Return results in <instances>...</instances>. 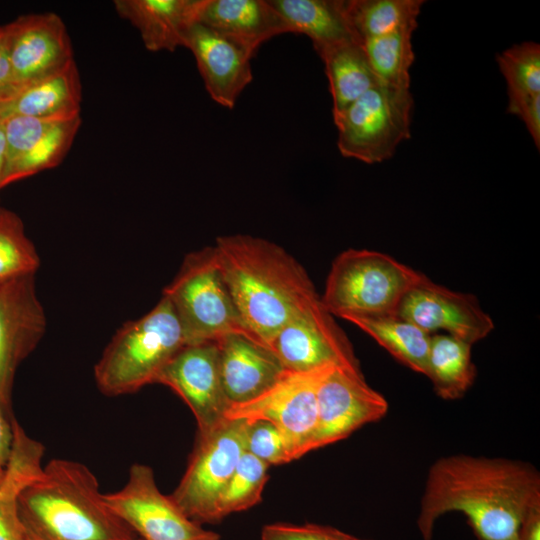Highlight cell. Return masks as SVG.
<instances>
[{
  "mask_svg": "<svg viewBox=\"0 0 540 540\" xmlns=\"http://www.w3.org/2000/svg\"><path fill=\"white\" fill-rule=\"evenodd\" d=\"M540 504V473L530 463L468 454L437 459L430 467L416 525L431 540L446 513L465 515L479 540H518L523 519Z\"/></svg>",
  "mask_w": 540,
  "mask_h": 540,
  "instance_id": "obj_1",
  "label": "cell"
},
{
  "mask_svg": "<svg viewBox=\"0 0 540 540\" xmlns=\"http://www.w3.org/2000/svg\"><path fill=\"white\" fill-rule=\"evenodd\" d=\"M214 247L246 329L268 348L291 318L319 298L303 266L269 240L245 234L219 236Z\"/></svg>",
  "mask_w": 540,
  "mask_h": 540,
  "instance_id": "obj_2",
  "label": "cell"
},
{
  "mask_svg": "<svg viewBox=\"0 0 540 540\" xmlns=\"http://www.w3.org/2000/svg\"><path fill=\"white\" fill-rule=\"evenodd\" d=\"M29 540H138L107 505L94 473L84 464L50 460L17 500Z\"/></svg>",
  "mask_w": 540,
  "mask_h": 540,
  "instance_id": "obj_3",
  "label": "cell"
},
{
  "mask_svg": "<svg viewBox=\"0 0 540 540\" xmlns=\"http://www.w3.org/2000/svg\"><path fill=\"white\" fill-rule=\"evenodd\" d=\"M187 344L170 301L159 302L142 317L123 324L94 366L99 391L110 397L134 393L156 379Z\"/></svg>",
  "mask_w": 540,
  "mask_h": 540,
  "instance_id": "obj_4",
  "label": "cell"
},
{
  "mask_svg": "<svg viewBox=\"0 0 540 540\" xmlns=\"http://www.w3.org/2000/svg\"><path fill=\"white\" fill-rule=\"evenodd\" d=\"M425 276L385 253L348 249L333 260L320 300L347 321L397 316L406 293Z\"/></svg>",
  "mask_w": 540,
  "mask_h": 540,
  "instance_id": "obj_5",
  "label": "cell"
},
{
  "mask_svg": "<svg viewBox=\"0 0 540 540\" xmlns=\"http://www.w3.org/2000/svg\"><path fill=\"white\" fill-rule=\"evenodd\" d=\"M162 295L170 301L187 344L217 341L233 333L256 340L235 306L214 245L188 253Z\"/></svg>",
  "mask_w": 540,
  "mask_h": 540,
  "instance_id": "obj_6",
  "label": "cell"
},
{
  "mask_svg": "<svg viewBox=\"0 0 540 540\" xmlns=\"http://www.w3.org/2000/svg\"><path fill=\"white\" fill-rule=\"evenodd\" d=\"M413 98L410 89L378 84L333 115L337 146L347 158L368 164L391 158L410 138Z\"/></svg>",
  "mask_w": 540,
  "mask_h": 540,
  "instance_id": "obj_7",
  "label": "cell"
},
{
  "mask_svg": "<svg viewBox=\"0 0 540 540\" xmlns=\"http://www.w3.org/2000/svg\"><path fill=\"white\" fill-rule=\"evenodd\" d=\"M248 421L225 419L197 435L193 452L170 498L193 521L214 523L218 499L246 451Z\"/></svg>",
  "mask_w": 540,
  "mask_h": 540,
  "instance_id": "obj_8",
  "label": "cell"
},
{
  "mask_svg": "<svg viewBox=\"0 0 540 540\" xmlns=\"http://www.w3.org/2000/svg\"><path fill=\"white\" fill-rule=\"evenodd\" d=\"M334 367L308 372L286 371L267 391L243 404L231 405L226 419L265 420L282 433L290 457L296 460L309 452L318 417V388Z\"/></svg>",
  "mask_w": 540,
  "mask_h": 540,
  "instance_id": "obj_9",
  "label": "cell"
},
{
  "mask_svg": "<svg viewBox=\"0 0 540 540\" xmlns=\"http://www.w3.org/2000/svg\"><path fill=\"white\" fill-rule=\"evenodd\" d=\"M104 499L140 540H220L159 490L148 465L133 464L125 485Z\"/></svg>",
  "mask_w": 540,
  "mask_h": 540,
  "instance_id": "obj_10",
  "label": "cell"
},
{
  "mask_svg": "<svg viewBox=\"0 0 540 540\" xmlns=\"http://www.w3.org/2000/svg\"><path fill=\"white\" fill-rule=\"evenodd\" d=\"M269 349L292 372L324 367L361 371L349 339L325 309L320 296L277 332Z\"/></svg>",
  "mask_w": 540,
  "mask_h": 540,
  "instance_id": "obj_11",
  "label": "cell"
},
{
  "mask_svg": "<svg viewBox=\"0 0 540 540\" xmlns=\"http://www.w3.org/2000/svg\"><path fill=\"white\" fill-rule=\"evenodd\" d=\"M46 327L35 275L0 283V406L11 417L16 371L37 347Z\"/></svg>",
  "mask_w": 540,
  "mask_h": 540,
  "instance_id": "obj_12",
  "label": "cell"
},
{
  "mask_svg": "<svg viewBox=\"0 0 540 540\" xmlns=\"http://www.w3.org/2000/svg\"><path fill=\"white\" fill-rule=\"evenodd\" d=\"M318 417L309 452L347 438L360 427L382 419L385 397L366 382L362 371L334 367L321 381Z\"/></svg>",
  "mask_w": 540,
  "mask_h": 540,
  "instance_id": "obj_13",
  "label": "cell"
},
{
  "mask_svg": "<svg viewBox=\"0 0 540 540\" xmlns=\"http://www.w3.org/2000/svg\"><path fill=\"white\" fill-rule=\"evenodd\" d=\"M156 383L173 390L190 408L197 435H204L226 418L230 404L219 367L217 341L186 344L165 365Z\"/></svg>",
  "mask_w": 540,
  "mask_h": 540,
  "instance_id": "obj_14",
  "label": "cell"
},
{
  "mask_svg": "<svg viewBox=\"0 0 540 540\" xmlns=\"http://www.w3.org/2000/svg\"><path fill=\"white\" fill-rule=\"evenodd\" d=\"M397 316L429 334L444 331L471 345L494 329L492 318L473 294L453 291L427 276L406 293Z\"/></svg>",
  "mask_w": 540,
  "mask_h": 540,
  "instance_id": "obj_15",
  "label": "cell"
},
{
  "mask_svg": "<svg viewBox=\"0 0 540 540\" xmlns=\"http://www.w3.org/2000/svg\"><path fill=\"white\" fill-rule=\"evenodd\" d=\"M80 125L81 117H4L6 160L1 188L58 166L69 152Z\"/></svg>",
  "mask_w": 540,
  "mask_h": 540,
  "instance_id": "obj_16",
  "label": "cell"
},
{
  "mask_svg": "<svg viewBox=\"0 0 540 540\" xmlns=\"http://www.w3.org/2000/svg\"><path fill=\"white\" fill-rule=\"evenodd\" d=\"M3 28L17 90L74 60L67 28L53 12L22 15Z\"/></svg>",
  "mask_w": 540,
  "mask_h": 540,
  "instance_id": "obj_17",
  "label": "cell"
},
{
  "mask_svg": "<svg viewBox=\"0 0 540 540\" xmlns=\"http://www.w3.org/2000/svg\"><path fill=\"white\" fill-rule=\"evenodd\" d=\"M184 47L193 53L210 97L232 109L253 78L250 63L253 56L199 22L191 27Z\"/></svg>",
  "mask_w": 540,
  "mask_h": 540,
  "instance_id": "obj_18",
  "label": "cell"
},
{
  "mask_svg": "<svg viewBox=\"0 0 540 540\" xmlns=\"http://www.w3.org/2000/svg\"><path fill=\"white\" fill-rule=\"evenodd\" d=\"M217 345L222 385L230 406L257 398L287 371L268 347L247 335L228 334L217 340Z\"/></svg>",
  "mask_w": 540,
  "mask_h": 540,
  "instance_id": "obj_19",
  "label": "cell"
},
{
  "mask_svg": "<svg viewBox=\"0 0 540 540\" xmlns=\"http://www.w3.org/2000/svg\"><path fill=\"white\" fill-rule=\"evenodd\" d=\"M198 22L254 57L267 40L289 33L269 0H204Z\"/></svg>",
  "mask_w": 540,
  "mask_h": 540,
  "instance_id": "obj_20",
  "label": "cell"
},
{
  "mask_svg": "<svg viewBox=\"0 0 540 540\" xmlns=\"http://www.w3.org/2000/svg\"><path fill=\"white\" fill-rule=\"evenodd\" d=\"M204 0H116L117 13L140 33L147 50L173 52L184 47L198 22Z\"/></svg>",
  "mask_w": 540,
  "mask_h": 540,
  "instance_id": "obj_21",
  "label": "cell"
},
{
  "mask_svg": "<svg viewBox=\"0 0 540 540\" xmlns=\"http://www.w3.org/2000/svg\"><path fill=\"white\" fill-rule=\"evenodd\" d=\"M82 86L75 59L61 69L18 89L0 102V115L28 116L43 120L80 117Z\"/></svg>",
  "mask_w": 540,
  "mask_h": 540,
  "instance_id": "obj_22",
  "label": "cell"
},
{
  "mask_svg": "<svg viewBox=\"0 0 540 540\" xmlns=\"http://www.w3.org/2000/svg\"><path fill=\"white\" fill-rule=\"evenodd\" d=\"M269 3L289 33L309 37L319 56L340 44L361 43L348 20L346 0H269Z\"/></svg>",
  "mask_w": 540,
  "mask_h": 540,
  "instance_id": "obj_23",
  "label": "cell"
},
{
  "mask_svg": "<svg viewBox=\"0 0 540 540\" xmlns=\"http://www.w3.org/2000/svg\"><path fill=\"white\" fill-rule=\"evenodd\" d=\"M13 444L6 468L0 472V540H29L18 514L22 488L42 469L44 446L29 437L13 420Z\"/></svg>",
  "mask_w": 540,
  "mask_h": 540,
  "instance_id": "obj_24",
  "label": "cell"
},
{
  "mask_svg": "<svg viewBox=\"0 0 540 540\" xmlns=\"http://www.w3.org/2000/svg\"><path fill=\"white\" fill-rule=\"evenodd\" d=\"M472 345L449 334H431L427 377L444 400L462 398L473 385L477 370Z\"/></svg>",
  "mask_w": 540,
  "mask_h": 540,
  "instance_id": "obj_25",
  "label": "cell"
},
{
  "mask_svg": "<svg viewBox=\"0 0 540 540\" xmlns=\"http://www.w3.org/2000/svg\"><path fill=\"white\" fill-rule=\"evenodd\" d=\"M333 100V115L346 109L371 88L381 84L361 43L335 46L321 56Z\"/></svg>",
  "mask_w": 540,
  "mask_h": 540,
  "instance_id": "obj_26",
  "label": "cell"
},
{
  "mask_svg": "<svg viewBox=\"0 0 540 540\" xmlns=\"http://www.w3.org/2000/svg\"><path fill=\"white\" fill-rule=\"evenodd\" d=\"M353 323L411 370L427 375L431 334L398 316L351 318Z\"/></svg>",
  "mask_w": 540,
  "mask_h": 540,
  "instance_id": "obj_27",
  "label": "cell"
},
{
  "mask_svg": "<svg viewBox=\"0 0 540 540\" xmlns=\"http://www.w3.org/2000/svg\"><path fill=\"white\" fill-rule=\"evenodd\" d=\"M423 0H347L346 12L358 40L377 38L405 27H417Z\"/></svg>",
  "mask_w": 540,
  "mask_h": 540,
  "instance_id": "obj_28",
  "label": "cell"
},
{
  "mask_svg": "<svg viewBox=\"0 0 540 540\" xmlns=\"http://www.w3.org/2000/svg\"><path fill=\"white\" fill-rule=\"evenodd\" d=\"M416 28H401L362 43L381 84L410 89L409 70L415 59L411 39Z\"/></svg>",
  "mask_w": 540,
  "mask_h": 540,
  "instance_id": "obj_29",
  "label": "cell"
},
{
  "mask_svg": "<svg viewBox=\"0 0 540 540\" xmlns=\"http://www.w3.org/2000/svg\"><path fill=\"white\" fill-rule=\"evenodd\" d=\"M268 467L252 454L243 453L218 499L215 522L232 513L248 510L262 500Z\"/></svg>",
  "mask_w": 540,
  "mask_h": 540,
  "instance_id": "obj_30",
  "label": "cell"
},
{
  "mask_svg": "<svg viewBox=\"0 0 540 540\" xmlns=\"http://www.w3.org/2000/svg\"><path fill=\"white\" fill-rule=\"evenodd\" d=\"M39 266V255L21 218L0 206V283L35 275Z\"/></svg>",
  "mask_w": 540,
  "mask_h": 540,
  "instance_id": "obj_31",
  "label": "cell"
},
{
  "mask_svg": "<svg viewBox=\"0 0 540 540\" xmlns=\"http://www.w3.org/2000/svg\"><path fill=\"white\" fill-rule=\"evenodd\" d=\"M508 95L540 94V45L535 42L515 44L498 54Z\"/></svg>",
  "mask_w": 540,
  "mask_h": 540,
  "instance_id": "obj_32",
  "label": "cell"
},
{
  "mask_svg": "<svg viewBox=\"0 0 540 540\" xmlns=\"http://www.w3.org/2000/svg\"><path fill=\"white\" fill-rule=\"evenodd\" d=\"M246 452L267 465L292 461L282 433L274 424L265 420L248 421Z\"/></svg>",
  "mask_w": 540,
  "mask_h": 540,
  "instance_id": "obj_33",
  "label": "cell"
},
{
  "mask_svg": "<svg viewBox=\"0 0 540 540\" xmlns=\"http://www.w3.org/2000/svg\"><path fill=\"white\" fill-rule=\"evenodd\" d=\"M342 533L337 528L319 524L273 523L262 528L261 540H342Z\"/></svg>",
  "mask_w": 540,
  "mask_h": 540,
  "instance_id": "obj_34",
  "label": "cell"
},
{
  "mask_svg": "<svg viewBox=\"0 0 540 540\" xmlns=\"http://www.w3.org/2000/svg\"><path fill=\"white\" fill-rule=\"evenodd\" d=\"M507 112L517 115L526 125L536 148H540V94L508 95Z\"/></svg>",
  "mask_w": 540,
  "mask_h": 540,
  "instance_id": "obj_35",
  "label": "cell"
},
{
  "mask_svg": "<svg viewBox=\"0 0 540 540\" xmlns=\"http://www.w3.org/2000/svg\"><path fill=\"white\" fill-rule=\"evenodd\" d=\"M17 91L12 65L6 45L5 32L0 26V102L10 98Z\"/></svg>",
  "mask_w": 540,
  "mask_h": 540,
  "instance_id": "obj_36",
  "label": "cell"
},
{
  "mask_svg": "<svg viewBox=\"0 0 540 540\" xmlns=\"http://www.w3.org/2000/svg\"><path fill=\"white\" fill-rule=\"evenodd\" d=\"M0 406V472H2L10 459L13 444V420Z\"/></svg>",
  "mask_w": 540,
  "mask_h": 540,
  "instance_id": "obj_37",
  "label": "cell"
},
{
  "mask_svg": "<svg viewBox=\"0 0 540 540\" xmlns=\"http://www.w3.org/2000/svg\"><path fill=\"white\" fill-rule=\"evenodd\" d=\"M518 540H540V504L533 506L526 514Z\"/></svg>",
  "mask_w": 540,
  "mask_h": 540,
  "instance_id": "obj_38",
  "label": "cell"
},
{
  "mask_svg": "<svg viewBox=\"0 0 540 540\" xmlns=\"http://www.w3.org/2000/svg\"><path fill=\"white\" fill-rule=\"evenodd\" d=\"M6 160V141L4 130V118L0 115V190Z\"/></svg>",
  "mask_w": 540,
  "mask_h": 540,
  "instance_id": "obj_39",
  "label": "cell"
},
{
  "mask_svg": "<svg viewBox=\"0 0 540 540\" xmlns=\"http://www.w3.org/2000/svg\"><path fill=\"white\" fill-rule=\"evenodd\" d=\"M342 540H369V539H362V538H358L356 536H353L351 534H348L346 532L343 531L342 533Z\"/></svg>",
  "mask_w": 540,
  "mask_h": 540,
  "instance_id": "obj_40",
  "label": "cell"
},
{
  "mask_svg": "<svg viewBox=\"0 0 540 540\" xmlns=\"http://www.w3.org/2000/svg\"><path fill=\"white\" fill-rule=\"evenodd\" d=\"M138 540H140V539H138Z\"/></svg>",
  "mask_w": 540,
  "mask_h": 540,
  "instance_id": "obj_41",
  "label": "cell"
}]
</instances>
